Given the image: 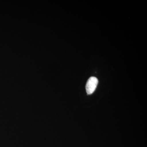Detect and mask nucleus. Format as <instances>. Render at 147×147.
I'll list each match as a JSON object with an SVG mask.
<instances>
[{"instance_id":"nucleus-1","label":"nucleus","mask_w":147,"mask_h":147,"mask_svg":"<svg viewBox=\"0 0 147 147\" xmlns=\"http://www.w3.org/2000/svg\"><path fill=\"white\" fill-rule=\"evenodd\" d=\"M98 84V80L96 77L92 76L87 81L86 90L88 94H91L95 90Z\"/></svg>"}]
</instances>
